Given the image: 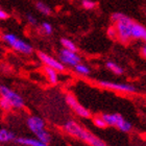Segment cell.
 Here are the masks:
<instances>
[{
    "mask_svg": "<svg viewBox=\"0 0 146 146\" xmlns=\"http://www.w3.org/2000/svg\"><path fill=\"white\" fill-rule=\"evenodd\" d=\"M27 125L28 127L31 129V131H34L35 134L42 131V129H45V122H44V120L42 118H40V117H36V116H33V117L28 118Z\"/></svg>",
    "mask_w": 146,
    "mask_h": 146,
    "instance_id": "obj_9",
    "label": "cell"
},
{
    "mask_svg": "<svg viewBox=\"0 0 146 146\" xmlns=\"http://www.w3.org/2000/svg\"><path fill=\"white\" fill-rule=\"evenodd\" d=\"M0 95L1 97L6 99L9 101L11 106L13 108H17V109H20L24 106V100L23 98L18 95V93H16L15 91L11 90L7 87H4V86H0Z\"/></svg>",
    "mask_w": 146,
    "mask_h": 146,
    "instance_id": "obj_4",
    "label": "cell"
},
{
    "mask_svg": "<svg viewBox=\"0 0 146 146\" xmlns=\"http://www.w3.org/2000/svg\"><path fill=\"white\" fill-rule=\"evenodd\" d=\"M14 139H15V135L13 134L12 131H7L5 128L0 129V141L1 142H9Z\"/></svg>",
    "mask_w": 146,
    "mask_h": 146,
    "instance_id": "obj_15",
    "label": "cell"
},
{
    "mask_svg": "<svg viewBox=\"0 0 146 146\" xmlns=\"http://www.w3.org/2000/svg\"><path fill=\"white\" fill-rule=\"evenodd\" d=\"M141 53H142V55L145 58V56H146V46L145 45L142 47V49H141Z\"/></svg>",
    "mask_w": 146,
    "mask_h": 146,
    "instance_id": "obj_29",
    "label": "cell"
},
{
    "mask_svg": "<svg viewBox=\"0 0 146 146\" xmlns=\"http://www.w3.org/2000/svg\"><path fill=\"white\" fill-rule=\"evenodd\" d=\"M36 9H39L42 14H44V15L49 16L50 14H51V9H50L47 4H45V3H43V2H41V1H39V2H36Z\"/></svg>",
    "mask_w": 146,
    "mask_h": 146,
    "instance_id": "obj_18",
    "label": "cell"
},
{
    "mask_svg": "<svg viewBox=\"0 0 146 146\" xmlns=\"http://www.w3.org/2000/svg\"><path fill=\"white\" fill-rule=\"evenodd\" d=\"M60 62L64 65H69V66H76L77 64H79L80 62V58L79 55L75 52L69 51V50H66V49H63L61 51V54H60Z\"/></svg>",
    "mask_w": 146,
    "mask_h": 146,
    "instance_id": "obj_8",
    "label": "cell"
},
{
    "mask_svg": "<svg viewBox=\"0 0 146 146\" xmlns=\"http://www.w3.org/2000/svg\"><path fill=\"white\" fill-rule=\"evenodd\" d=\"M107 33L110 38H116V36H117V31H116L115 26H110V27L108 28Z\"/></svg>",
    "mask_w": 146,
    "mask_h": 146,
    "instance_id": "obj_26",
    "label": "cell"
},
{
    "mask_svg": "<svg viewBox=\"0 0 146 146\" xmlns=\"http://www.w3.org/2000/svg\"><path fill=\"white\" fill-rule=\"evenodd\" d=\"M93 121H94V124L99 128H106L108 126L107 123L104 122V120L102 119L101 116H97V117H95V118L93 119Z\"/></svg>",
    "mask_w": 146,
    "mask_h": 146,
    "instance_id": "obj_20",
    "label": "cell"
},
{
    "mask_svg": "<svg viewBox=\"0 0 146 146\" xmlns=\"http://www.w3.org/2000/svg\"><path fill=\"white\" fill-rule=\"evenodd\" d=\"M82 4L86 9H92L96 6V2L91 1V0H84L82 2Z\"/></svg>",
    "mask_w": 146,
    "mask_h": 146,
    "instance_id": "obj_23",
    "label": "cell"
},
{
    "mask_svg": "<svg viewBox=\"0 0 146 146\" xmlns=\"http://www.w3.org/2000/svg\"><path fill=\"white\" fill-rule=\"evenodd\" d=\"M9 18V14L5 12V11H3V9H0V20H5V19Z\"/></svg>",
    "mask_w": 146,
    "mask_h": 146,
    "instance_id": "obj_27",
    "label": "cell"
},
{
    "mask_svg": "<svg viewBox=\"0 0 146 146\" xmlns=\"http://www.w3.org/2000/svg\"><path fill=\"white\" fill-rule=\"evenodd\" d=\"M36 140H39L42 143L48 145V143L50 142V135H49V133L46 129H42V131L36 133Z\"/></svg>",
    "mask_w": 146,
    "mask_h": 146,
    "instance_id": "obj_14",
    "label": "cell"
},
{
    "mask_svg": "<svg viewBox=\"0 0 146 146\" xmlns=\"http://www.w3.org/2000/svg\"><path fill=\"white\" fill-rule=\"evenodd\" d=\"M38 55H39L41 62H43L44 64L46 65V67H49L53 69L55 71H63L65 70V66L62 64L61 62L56 60V58H52L50 55L46 54V53H43V52H38Z\"/></svg>",
    "mask_w": 146,
    "mask_h": 146,
    "instance_id": "obj_7",
    "label": "cell"
},
{
    "mask_svg": "<svg viewBox=\"0 0 146 146\" xmlns=\"http://www.w3.org/2000/svg\"><path fill=\"white\" fill-rule=\"evenodd\" d=\"M44 71H45V74L47 76V78H48L49 82H51V84H56L58 82V72L53 69L49 67H45L44 68Z\"/></svg>",
    "mask_w": 146,
    "mask_h": 146,
    "instance_id": "obj_13",
    "label": "cell"
},
{
    "mask_svg": "<svg viewBox=\"0 0 146 146\" xmlns=\"http://www.w3.org/2000/svg\"><path fill=\"white\" fill-rule=\"evenodd\" d=\"M27 20H28V22H29L31 24H33V25L36 24V19L35 18L33 15H27Z\"/></svg>",
    "mask_w": 146,
    "mask_h": 146,
    "instance_id": "obj_28",
    "label": "cell"
},
{
    "mask_svg": "<svg viewBox=\"0 0 146 146\" xmlns=\"http://www.w3.org/2000/svg\"><path fill=\"white\" fill-rule=\"evenodd\" d=\"M134 23L135 21L126 16L116 23L115 27L117 31V36L121 42L127 43L131 39V27Z\"/></svg>",
    "mask_w": 146,
    "mask_h": 146,
    "instance_id": "obj_2",
    "label": "cell"
},
{
    "mask_svg": "<svg viewBox=\"0 0 146 146\" xmlns=\"http://www.w3.org/2000/svg\"><path fill=\"white\" fill-rule=\"evenodd\" d=\"M17 39H18V38L13 34H5L4 36H3V40H4V41H5V42L11 46H13V44L16 42V40Z\"/></svg>",
    "mask_w": 146,
    "mask_h": 146,
    "instance_id": "obj_21",
    "label": "cell"
},
{
    "mask_svg": "<svg viewBox=\"0 0 146 146\" xmlns=\"http://www.w3.org/2000/svg\"><path fill=\"white\" fill-rule=\"evenodd\" d=\"M66 101H67V104L70 106L71 109H72L77 115H79L80 117H84V118H88V117H90V115H91L90 112H89L86 108L82 107V104H79L77 99H76L72 94L66 95Z\"/></svg>",
    "mask_w": 146,
    "mask_h": 146,
    "instance_id": "obj_6",
    "label": "cell"
},
{
    "mask_svg": "<svg viewBox=\"0 0 146 146\" xmlns=\"http://www.w3.org/2000/svg\"><path fill=\"white\" fill-rule=\"evenodd\" d=\"M99 85L101 87H104V88L114 90V91L124 92V93H135L136 92V88L134 86L127 85V84H117V82L101 80V82H99Z\"/></svg>",
    "mask_w": 146,
    "mask_h": 146,
    "instance_id": "obj_5",
    "label": "cell"
},
{
    "mask_svg": "<svg viewBox=\"0 0 146 146\" xmlns=\"http://www.w3.org/2000/svg\"><path fill=\"white\" fill-rule=\"evenodd\" d=\"M74 69H75V71L77 73H79V74H82V75H88L89 73H90V69H89V67H87L86 65L84 64H77L76 66H74Z\"/></svg>",
    "mask_w": 146,
    "mask_h": 146,
    "instance_id": "obj_19",
    "label": "cell"
},
{
    "mask_svg": "<svg viewBox=\"0 0 146 146\" xmlns=\"http://www.w3.org/2000/svg\"><path fill=\"white\" fill-rule=\"evenodd\" d=\"M16 141L19 144L26 146H48L47 144L42 143L36 139H31V138H18V139H16Z\"/></svg>",
    "mask_w": 146,
    "mask_h": 146,
    "instance_id": "obj_12",
    "label": "cell"
},
{
    "mask_svg": "<svg viewBox=\"0 0 146 146\" xmlns=\"http://www.w3.org/2000/svg\"><path fill=\"white\" fill-rule=\"evenodd\" d=\"M0 108H1L2 110H4V111H9L13 107L11 106V104H9L6 99L1 97L0 98Z\"/></svg>",
    "mask_w": 146,
    "mask_h": 146,
    "instance_id": "obj_22",
    "label": "cell"
},
{
    "mask_svg": "<svg viewBox=\"0 0 146 146\" xmlns=\"http://www.w3.org/2000/svg\"><path fill=\"white\" fill-rule=\"evenodd\" d=\"M61 43H62V45L64 46V49H66V50L75 52V53L77 52V47H76V45L71 41V40L63 38V39L61 40Z\"/></svg>",
    "mask_w": 146,
    "mask_h": 146,
    "instance_id": "obj_16",
    "label": "cell"
},
{
    "mask_svg": "<svg viewBox=\"0 0 146 146\" xmlns=\"http://www.w3.org/2000/svg\"><path fill=\"white\" fill-rule=\"evenodd\" d=\"M131 39L145 40L146 39V28L143 25L135 22L131 27Z\"/></svg>",
    "mask_w": 146,
    "mask_h": 146,
    "instance_id": "obj_11",
    "label": "cell"
},
{
    "mask_svg": "<svg viewBox=\"0 0 146 146\" xmlns=\"http://www.w3.org/2000/svg\"><path fill=\"white\" fill-rule=\"evenodd\" d=\"M108 126H116L122 131H129L131 129V124L126 121L121 115L119 114H104L101 116Z\"/></svg>",
    "mask_w": 146,
    "mask_h": 146,
    "instance_id": "obj_3",
    "label": "cell"
},
{
    "mask_svg": "<svg viewBox=\"0 0 146 146\" xmlns=\"http://www.w3.org/2000/svg\"><path fill=\"white\" fill-rule=\"evenodd\" d=\"M12 47L17 50V51L21 52V53H24V54H31V52H33V46L31 44H28V43L24 42V41H22L20 39H17L16 40V42L13 44Z\"/></svg>",
    "mask_w": 146,
    "mask_h": 146,
    "instance_id": "obj_10",
    "label": "cell"
},
{
    "mask_svg": "<svg viewBox=\"0 0 146 146\" xmlns=\"http://www.w3.org/2000/svg\"><path fill=\"white\" fill-rule=\"evenodd\" d=\"M107 67L109 68L112 72L117 74V75H121L122 73H123V69H122L120 66H118L117 64L113 63V62H107Z\"/></svg>",
    "mask_w": 146,
    "mask_h": 146,
    "instance_id": "obj_17",
    "label": "cell"
},
{
    "mask_svg": "<svg viewBox=\"0 0 146 146\" xmlns=\"http://www.w3.org/2000/svg\"><path fill=\"white\" fill-rule=\"evenodd\" d=\"M42 28H43V31H45V34H47V35H51L52 31H53V29H52L51 24H49L48 22H43Z\"/></svg>",
    "mask_w": 146,
    "mask_h": 146,
    "instance_id": "obj_24",
    "label": "cell"
},
{
    "mask_svg": "<svg viewBox=\"0 0 146 146\" xmlns=\"http://www.w3.org/2000/svg\"><path fill=\"white\" fill-rule=\"evenodd\" d=\"M65 131L73 137H76L80 140L85 141L86 143H88L90 146H107V144L101 139L96 137L95 135L91 134L90 131L84 129L75 121H68L65 124Z\"/></svg>",
    "mask_w": 146,
    "mask_h": 146,
    "instance_id": "obj_1",
    "label": "cell"
},
{
    "mask_svg": "<svg viewBox=\"0 0 146 146\" xmlns=\"http://www.w3.org/2000/svg\"><path fill=\"white\" fill-rule=\"evenodd\" d=\"M125 17V15L124 14H122V13H114V14H112V20L115 23H117L118 21H120L121 19H123Z\"/></svg>",
    "mask_w": 146,
    "mask_h": 146,
    "instance_id": "obj_25",
    "label": "cell"
}]
</instances>
